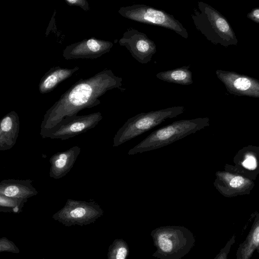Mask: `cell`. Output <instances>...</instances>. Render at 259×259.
Listing matches in <instances>:
<instances>
[{
	"label": "cell",
	"mask_w": 259,
	"mask_h": 259,
	"mask_svg": "<svg viewBox=\"0 0 259 259\" xmlns=\"http://www.w3.org/2000/svg\"><path fill=\"white\" fill-rule=\"evenodd\" d=\"M122 81L121 77L106 69L90 78L76 81L46 111L40 124L41 137L47 138L65 117L76 115L84 109L100 104L99 98L109 90L120 89Z\"/></svg>",
	"instance_id": "6da1fadb"
},
{
	"label": "cell",
	"mask_w": 259,
	"mask_h": 259,
	"mask_svg": "<svg viewBox=\"0 0 259 259\" xmlns=\"http://www.w3.org/2000/svg\"><path fill=\"white\" fill-rule=\"evenodd\" d=\"M208 122V118L200 117L174 121L152 132L127 154L132 155L162 148L204 128Z\"/></svg>",
	"instance_id": "7a4b0ae2"
},
{
	"label": "cell",
	"mask_w": 259,
	"mask_h": 259,
	"mask_svg": "<svg viewBox=\"0 0 259 259\" xmlns=\"http://www.w3.org/2000/svg\"><path fill=\"white\" fill-rule=\"evenodd\" d=\"M191 17L196 28L214 45H236L238 40L228 20L216 9L202 2Z\"/></svg>",
	"instance_id": "3957f363"
},
{
	"label": "cell",
	"mask_w": 259,
	"mask_h": 259,
	"mask_svg": "<svg viewBox=\"0 0 259 259\" xmlns=\"http://www.w3.org/2000/svg\"><path fill=\"white\" fill-rule=\"evenodd\" d=\"M151 236L156 248L152 256L158 259H181L195 242L193 234L183 226L158 227L152 230Z\"/></svg>",
	"instance_id": "277c9868"
},
{
	"label": "cell",
	"mask_w": 259,
	"mask_h": 259,
	"mask_svg": "<svg viewBox=\"0 0 259 259\" xmlns=\"http://www.w3.org/2000/svg\"><path fill=\"white\" fill-rule=\"evenodd\" d=\"M185 110L184 106H178L136 115L127 119L118 130L113 138V147L121 145L160 124L165 120L183 113Z\"/></svg>",
	"instance_id": "5b68a950"
},
{
	"label": "cell",
	"mask_w": 259,
	"mask_h": 259,
	"mask_svg": "<svg viewBox=\"0 0 259 259\" xmlns=\"http://www.w3.org/2000/svg\"><path fill=\"white\" fill-rule=\"evenodd\" d=\"M123 17L138 22L164 27L188 38V32L182 24L166 12L144 4L120 7L118 11Z\"/></svg>",
	"instance_id": "8992f818"
},
{
	"label": "cell",
	"mask_w": 259,
	"mask_h": 259,
	"mask_svg": "<svg viewBox=\"0 0 259 259\" xmlns=\"http://www.w3.org/2000/svg\"><path fill=\"white\" fill-rule=\"evenodd\" d=\"M102 118L100 112L66 117L51 132L48 138L61 140L69 139L94 128Z\"/></svg>",
	"instance_id": "52a82bcc"
},
{
	"label": "cell",
	"mask_w": 259,
	"mask_h": 259,
	"mask_svg": "<svg viewBox=\"0 0 259 259\" xmlns=\"http://www.w3.org/2000/svg\"><path fill=\"white\" fill-rule=\"evenodd\" d=\"M120 46L125 47L139 63L149 62L156 52L154 42L147 35L133 28L127 29L119 39Z\"/></svg>",
	"instance_id": "ba28073f"
},
{
	"label": "cell",
	"mask_w": 259,
	"mask_h": 259,
	"mask_svg": "<svg viewBox=\"0 0 259 259\" xmlns=\"http://www.w3.org/2000/svg\"><path fill=\"white\" fill-rule=\"evenodd\" d=\"M113 45L110 41L91 37L66 46L63 51V56L67 60L96 59L108 53Z\"/></svg>",
	"instance_id": "9c48e42d"
},
{
	"label": "cell",
	"mask_w": 259,
	"mask_h": 259,
	"mask_svg": "<svg viewBox=\"0 0 259 259\" xmlns=\"http://www.w3.org/2000/svg\"><path fill=\"white\" fill-rule=\"evenodd\" d=\"M216 74L232 94L259 98V81L233 71L218 69Z\"/></svg>",
	"instance_id": "30bf717a"
},
{
	"label": "cell",
	"mask_w": 259,
	"mask_h": 259,
	"mask_svg": "<svg viewBox=\"0 0 259 259\" xmlns=\"http://www.w3.org/2000/svg\"><path fill=\"white\" fill-rule=\"evenodd\" d=\"M80 152L81 148L75 146L53 155L49 160V176L56 180L65 176L73 167Z\"/></svg>",
	"instance_id": "8fae6325"
},
{
	"label": "cell",
	"mask_w": 259,
	"mask_h": 259,
	"mask_svg": "<svg viewBox=\"0 0 259 259\" xmlns=\"http://www.w3.org/2000/svg\"><path fill=\"white\" fill-rule=\"evenodd\" d=\"M20 131L19 117L12 111L5 115L0 122V151L12 148L15 145Z\"/></svg>",
	"instance_id": "7c38bea8"
},
{
	"label": "cell",
	"mask_w": 259,
	"mask_h": 259,
	"mask_svg": "<svg viewBox=\"0 0 259 259\" xmlns=\"http://www.w3.org/2000/svg\"><path fill=\"white\" fill-rule=\"evenodd\" d=\"M37 194L31 179H9L0 182V194L6 196L27 199Z\"/></svg>",
	"instance_id": "4fadbf2b"
},
{
	"label": "cell",
	"mask_w": 259,
	"mask_h": 259,
	"mask_svg": "<svg viewBox=\"0 0 259 259\" xmlns=\"http://www.w3.org/2000/svg\"><path fill=\"white\" fill-rule=\"evenodd\" d=\"M79 69L76 66L73 68H64L56 66L50 68L41 78L38 84V90L41 94L52 91L59 83L69 78Z\"/></svg>",
	"instance_id": "5bb4252c"
},
{
	"label": "cell",
	"mask_w": 259,
	"mask_h": 259,
	"mask_svg": "<svg viewBox=\"0 0 259 259\" xmlns=\"http://www.w3.org/2000/svg\"><path fill=\"white\" fill-rule=\"evenodd\" d=\"M190 65L160 72L156 77L164 81L181 85H189L193 82L192 72L190 70Z\"/></svg>",
	"instance_id": "9a60e30c"
},
{
	"label": "cell",
	"mask_w": 259,
	"mask_h": 259,
	"mask_svg": "<svg viewBox=\"0 0 259 259\" xmlns=\"http://www.w3.org/2000/svg\"><path fill=\"white\" fill-rule=\"evenodd\" d=\"M255 249L259 250V219L254 223L246 240L238 249L237 259H249Z\"/></svg>",
	"instance_id": "2e32d148"
},
{
	"label": "cell",
	"mask_w": 259,
	"mask_h": 259,
	"mask_svg": "<svg viewBox=\"0 0 259 259\" xmlns=\"http://www.w3.org/2000/svg\"><path fill=\"white\" fill-rule=\"evenodd\" d=\"M217 177L233 190L239 191L247 188L251 184L249 180L240 175H234L229 172H218Z\"/></svg>",
	"instance_id": "e0dca14e"
},
{
	"label": "cell",
	"mask_w": 259,
	"mask_h": 259,
	"mask_svg": "<svg viewBox=\"0 0 259 259\" xmlns=\"http://www.w3.org/2000/svg\"><path fill=\"white\" fill-rule=\"evenodd\" d=\"M115 247L113 259H127L129 247L127 243L123 240H118Z\"/></svg>",
	"instance_id": "ac0fdd59"
},
{
	"label": "cell",
	"mask_w": 259,
	"mask_h": 259,
	"mask_svg": "<svg viewBox=\"0 0 259 259\" xmlns=\"http://www.w3.org/2000/svg\"><path fill=\"white\" fill-rule=\"evenodd\" d=\"M242 165L248 169L253 170L257 166L256 159L253 154L248 153L245 155L244 160L242 162Z\"/></svg>",
	"instance_id": "d6986e66"
},
{
	"label": "cell",
	"mask_w": 259,
	"mask_h": 259,
	"mask_svg": "<svg viewBox=\"0 0 259 259\" xmlns=\"http://www.w3.org/2000/svg\"><path fill=\"white\" fill-rule=\"evenodd\" d=\"M65 1L69 6L79 7L85 11L90 9L89 4L86 0H65Z\"/></svg>",
	"instance_id": "ffe728a7"
},
{
	"label": "cell",
	"mask_w": 259,
	"mask_h": 259,
	"mask_svg": "<svg viewBox=\"0 0 259 259\" xmlns=\"http://www.w3.org/2000/svg\"><path fill=\"white\" fill-rule=\"evenodd\" d=\"M234 238L231 239L228 242L226 246L221 250L220 252L217 255L214 259H227L231 245L234 242Z\"/></svg>",
	"instance_id": "44dd1931"
},
{
	"label": "cell",
	"mask_w": 259,
	"mask_h": 259,
	"mask_svg": "<svg viewBox=\"0 0 259 259\" xmlns=\"http://www.w3.org/2000/svg\"><path fill=\"white\" fill-rule=\"evenodd\" d=\"M247 17L253 21L259 23V8L252 9L247 14Z\"/></svg>",
	"instance_id": "7402d4cb"
}]
</instances>
